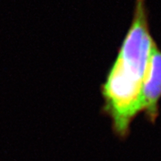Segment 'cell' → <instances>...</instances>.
Returning <instances> with one entry per match:
<instances>
[{"label": "cell", "mask_w": 161, "mask_h": 161, "mask_svg": "<svg viewBox=\"0 0 161 161\" xmlns=\"http://www.w3.org/2000/svg\"><path fill=\"white\" fill-rule=\"evenodd\" d=\"M144 0H136L132 24L100 86L102 114L108 116L112 130L121 140L126 139L131 125L140 114L142 87L152 47Z\"/></svg>", "instance_id": "6da1fadb"}, {"label": "cell", "mask_w": 161, "mask_h": 161, "mask_svg": "<svg viewBox=\"0 0 161 161\" xmlns=\"http://www.w3.org/2000/svg\"><path fill=\"white\" fill-rule=\"evenodd\" d=\"M161 98V50L157 43L150 53L147 71L140 96L139 111L147 120L155 124L159 115Z\"/></svg>", "instance_id": "7a4b0ae2"}]
</instances>
